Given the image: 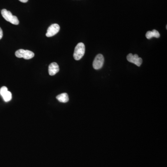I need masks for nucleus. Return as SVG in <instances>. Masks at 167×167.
Segmentation results:
<instances>
[{
  "mask_svg": "<svg viewBox=\"0 0 167 167\" xmlns=\"http://www.w3.org/2000/svg\"><path fill=\"white\" fill-rule=\"evenodd\" d=\"M59 65L55 62L52 63L48 67V73L49 75L51 76H54L59 71Z\"/></svg>",
  "mask_w": 167,
  "mask_h": 167,
  "instance_id": "nucleus-7",
  "label": "nucleus"
},
{
  "mask_svg": "<svg viewBox=\"0 0 167 167\" xmlns=\"http://www.w3.org/2000/svg\"><path fill=\"white\" fill-rule=\"evenodd\" d=\"M2 97L5 102H9L11 100L12 96L11 92L8 91L5 94L2 96Z\"/></svg>",
  "mask_w": 167,
  "mask_h": 167,
  "instance_id": "nucleus-10",
  "label": "nucleus"
},
{
  "mask_svg": "<svg viewBox=\"0 0 167 167\" xmlns=\"http://www.w3.org/2000/svg\"><path fill=\"white\" fill-rule=\"evenodd\" d=\"M8 91L7 87H3L0 89V95L2 96Z\"/></svg>",
  "mask_w": 167,
  "mask_h": 167,
  "instance_id": "nucleus-11",
  "label": "nucleus"
},
{
  "mask_svg": "<svg viewBox=\"0 0 167 167\" xmlns=\"http://www.w3.org/2000/svg\"><path fill=\"white\" fill-rule=\"evenodd\" d=\"M60 27L58 24H53L51 25L47 30L46 36L48 37H52L59 32Z\"/></svg>",
  "mask_w": 167,
  "mask_h": 167,
  "instance_id": "nucleus-6",
  "label": "nucleus"
},
{
  "mask_svg": "<svg viewBox=\"0 0 167 167\" xmlns=\"http://www.w3.org/2000/svg\"><path fill=\"white\" fill-rule=\"evenodd\" d=\"M20 1H21L22 2H23V3H26V2H27L29 0H19Z\"/></svg>",
  "mask_w": 167,
  "mask_h": 167,
  "instance_id": "nucleus-13",
  "label": "nucleus"
},
{
  "mask_svg": "<svg viewBox=\"0 0 167 167\" xmlns=\"http://www.w3.org/2000/svg\"><path fill=\"white\" fill-rule=\"evenodd\" d=\"M15 55L17 58H23L25 59H31L34 56V54L29 50L19 49L15 52Z\"/></svg>",
  "mask_w": 167,
  "mask_h": 167,
  "instance_id": "nucleus-3",
  "label": "nucleus"
},
{
  "mask_svg": "<svg viewBox=\"0 0 167 167\" xmlns=\"http://www.w3.org/2000/svg\"><path fill=\"white\" fill-rule=\"evenodd\" d=\"M1 15L6 21L14 25H18L19 21L16 16H14L7 9H2L1 11Z\"/></svg>",
  "mask_w": 167,
  "mask_h": 167,
  "instance_id": "nucleus-1",
  "label": "nucleus"
},
{
  "mask_svg": "<svg viewBox=\"0 0 167 167\" xmlns=\"http://www.w3.org/2000/svg\"><path fill=\"white\" fill-rule=\"evenodd\" d=\"M160 34L159 32L155 29L153 30L152 31H148L146 34V37L147 39H151L153 37L158 38L160 37Z\"/></svg>",
  "mask_w": 167,
  "mask_h": 167,
  "instance_id": "nucleus-8",
  "label": "nucleus"
},
{
  "mask_svg": "<svg viewBox=\"0 0 167 167\" xmlns=\"http://www.w3.org/2000/svg\"><path fill=\"white\" fill-rule=\"evenodd\" d=\"M56 99H58V101L60 102L67 103L69 101V97L68 94L66 93H62L56 97Z\"/></svg>",
  "mask_w": 167,
  "mask_h": 167,
  "instance_id": "nucleus-9",
  "label": "nucleus"
},
{
  "mask_svg": "<svg viewBox=\"0 0 167 167\" xmlns=\"http://www.w3.org/2000/svg\"><path fill=\"white\" fill-rule=\"evenodd\" d=\"M85 52V46L83 43H79L76 46L74 50L73 57L75 60H78L83 57Z\"/></svg>",
  "mask_w": 167,
  "mask_h": 167,
  "instance_id": "nucleus-2",
  "label": "nucleus"
},
{
  "mask_svg": "<svg viewBox=\"0 0 167 167\" xmlns=\"http://www.w3.org/2000/svg\"><path fill=\"white\" fill-rule=\"evenodd\" d=\"M127 59L130 62L135 64L137 66H140L142 64V58L138 57V55H133L132 54H129L127 56Z\"/></svg>",
  "mask_w": 167,
  "mask_h": 167,
  "instance_id": "nucleus-5",
  "label": "nucleus"
},
{
  "mask_svg": "<svg viewBox=\"0 0 167 167\" xmlns=\"http://www.w3.org/2000/svg\"><path fill=\"white\" fill-rule=\"evenodd\" d=\"M2 36H3V32L1 28L0 27V40L2 38Z\"/></svg>",
  "mask_w": 167,
  "mask_h": 167,
  "instance_id": "nucleus-12",
  "label": "nucleus"
},
{
  "mask_svg": "<svg viewBox=\"0 0 167 167\" xmlns=\"http://www.w3.org/2000/svg\"><path fill=\"white\" fill-rule=\"evenodd\" d=\"M104 63V58L101 54H99L96 56L93 61V67L95 69L99 70L101 69L103 66Z\"/></svg>",
  "mask_w": 167,
  "mask_h": 167,
  "instance_id": "nucleus-4",
  "label": "nucleus"
}]
</instances>
